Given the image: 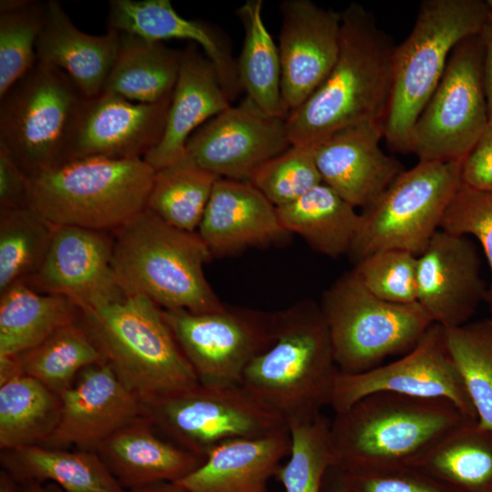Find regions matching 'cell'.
<instances>
[{"instance_id": "cell-18", "label": "cell", "mask_w": 492, "mask_h": 492, "mask_svg": "<svg viewBox=\"0 0 492 492\" xmlns=\"http://www.w3.org/2000/svg\"><path fill=\"white\" fill-rule=\"evenodd\" d=\"M281 95L287 117L322 84L339 53L341 12L310 0L280 5Z\"/></svg>"}, {"instance_id": "cell-6", "label": "cell", "mask_w": 492, "mask_h": 492, "mask_svg": "<svg viewBox=\"0 0 492 492\" xmlns=\"http://www.w3.org/2000/svg\"><path fill=\"white\" fill-rule=\"evenodd\" d=\"M155 172L144 159L66 161L28 176L27 205L54 226L113 233L146 209Z\"/></svg>"}, {"instance_id": "cell-37", "label": "cell", "mask_w": 492, "mask_h": 492, "mask_svg": "<svg viewBox=\"0 0 492 492\" xmlns=\"http://www.w3.org/2000/svg\"><path fill=\"white\" fill-rule=\"evenodd\" d=\"M53 230L54 225L29 206L0 208V293L36 272Z\"/></svg>"}, {"instance_id": "cell-46", "label": "cell", "mask_w": 492, "mask_h": 492, "mask_svg": "<svg viewBox=\"0 0 492 492\" xmlns=\"http://www.w3.org/2000/svg\"><path fill=\"white\" fill-rule=\"evenodd\" d=\"M29 178L0 145V208L27 205Z\"/></svg>"}, {"instance_id": "cell-26", "label": "cell", "mask_w": 492, "mask_h": 492, "mask_svg": "<svg viewBox=\"0 0 492 492\" xmlns=\"http://www.w3.org/2000/svg\"><path fill=\"white\" fill-rule=\"evenodd\" d=\"M119 33L93 36L79 30L56 0L44 3L36 43L38 61L66 73L85 97L99 95L114 65Z\"/></svg>"}, {"instance_id": "cell-23", "label": "cell", "mask_w": 492, "mask_h": 492, "mask_svg": "<svg viewBox=\"0 0 492 492\" xmlns=\"http://www.w3.org/2000/svg\"><path fill=\"white\" fill-rule=\"evenodd\" d=\"M107 30L127 33L152 42L184 39L202 48L232 101L242 90L237 60L223 36L199 20L179 15L169 0H110Z\"/></svg>"}, {"instance_id": "cell-44", "label": "cell", "mask_w": 492, "mask_h": 492, "mask_svg": "<svg viewBox=\"0 0 492 492\" xmlns=\"http://www.w3.org/2000/svg\"><path fill=\"white\" fill-rule=\"evenodd\" d=\"M339 471L346 492H461L415 466L383 471Z\"/></svg>"}, {"instance_id": "cell-49", "label": "cell", "mask_w": 492, "mask_h": 492, "mask_svg": "<svg viewBox=\"0 0 492 492\" xmlns=\"http://www.w3.org/2000/svg\"><path fill=\"white\" fill-rule=\"evenodd\" d=\"M128 492H190L176 482H160L143 487L132 489Z\"/></svg>"}, {"instance_id": "cell-52", "label": "cell", "mask_w": 492, "mask_h": 492, "mask_svg": "<svg viewBox=\"0 0 492 492\" xmlns=\"http://www.w3.org/2000/svg\"><path fill=\"white\" fill-rule=\"evenodd\" d=\"M486 3L487 5L489 14L492 15V0H486Z\"/></svg>"}, {"instance_id": "cell-48", "label": "cell", "mask_w": 492, "mask_h": 492, "mask_svg": "<svg viewBox=\"0 0 492 492\" xmlns=\"http://www.w3.org/2000/svg\"><path fill=\"white\" fill-rule=\"evenodd\" d=\"M323 492H346L341 473L334 466H333L326 474Z\"/></svg>"}, {"instance_id": "cell-19", "label": "cell", "mask_w": 492, "mask_h": 492, "mask_svg": "<svg viewBox=\"0 0 492 492\" xmlns=\"http://www.w3.org/2000/svg\"><path fill=\"white\" fill-rule=\"evenodd\" d=\"M487 294L475 244L438 230L417 256L416 302L433 323L451 328L468 323Z\"/></svg>"}, {"instance_id": "cell-2", "label": "cell", "mask_w": 492, "mask_h": 492, "mask_svg": "<svg viewBox=\"0 0 492 492\" xmlns=\"http://www.w3.org/2000/svg\"><path fill=\"white\" fill-rule=\"evenodd\" d=\"M472 421L477 420L448 399L375 392L331 421L334 466L343 471L415 466L444 437Z\"/></svg>"}, {"instance_id": "cell-28", "label": "cell", "mask_w": 492, "mask_h": 492, "mask_svg": "<svg viewBox=\"0 0 492 492\" xmlns=\"http://www.w3.org/2000/svg\"><path fill=\"white\" fill-rule=\"evenodd\" d=\"M0 463L18 484L53 483L64 492H128L96 451L30 446L1 450Z\"/></svg>"}, {"instance_id": "cell-4", "label": "cell", "mask_w": 492, "mask_h": 492, "mask_svg": "<svg viewBox=\"0 0 492 492\" xmlns=\"http://www.w3.org/2000/svg\"><path fill=\"white\" fill-rule=\"evenodd\" d=\"M112 235V267L126 295H144L163 310L204 313L225 307L205 276L212 255L197 231L175 228L145 209Z\"/></svg>"}, {"instance_id": "cell-24", "label": "cell", "mask_w": 492, "mask_h": 492, "mask_svg": "<svg viewBox=\"0 0 492 492\" xmlns=\"http://www.w3.org/2000/svg\"><path fill=\"white\" fill-rule=\"evenodd\" d=\"M198 46L190 43L181 51L179 72L163 135L144 157L155 170L181 159L190 137L231 106L213 65Z\"/></svg>"}, {"instance_id": "cell-27", "label": "cell", "mask_w": 492, "mask_h": 492, "mask_svg": "<svg viewBox=\"0 0 492 492\" xmlns=\"http://www.w3.org/2000/svg\"><path fill=\"white\" fill-rule=\"evenodd\" d=\"M290 451L289 428L232 440L212 450L199 467L176 483L190 492H271L268 483Z\"/></svg>"}, {"instance_id": "cell-51", "label": "cell", "mask_w": 492, "mask_h": 492, "mask_svg": "<svg viewBox=\"0 0 492 492\" xmlns=\"http://www.w3.org/2000/svg\"><path fill=\"white\" fill-rule=\"evenodd\" d=\"M0 492H20L19 484L3 469L0 471Z\"/></svg>"}, {"instance_id": "cell-35", "label": "cell", "mask_w": 492, "mask_h": 492, "mask_svg": "<svg viewBox=\"0 0 492 492\" xmlns=\"http://www.w3.org/2000/svg\"><path fill=\"white\" fill-rule=\"evenodd\" d=\"M16 356L24 374L58 395L73 385L82 370L105 363L101 352L80 322V316Z\"/></svg>"}, {"instance_id": "cell-39", "label": "cell", "mask_w": 492, "mask_h": 492, "mask_svg": "<svg viewBox=\"0 0 492 492\" xmlns=\"http://www.w3.org/2000/svg\"><path fill=\"white\" fill-rule=\"evenodd\" d=\"M330 424L321 414L311 421L288 426L289 460L280 466L275 475L285 492H323L326 474L334 466Z\"/></svg>"}, {"instance_id": "cell-41", "label": "cell", "mask_w": 492, "mask_h": 492, "mask_svg": "<svg viewBox=\"0 0 492 492\" xmlns=\"http://www.w3.org/2000/svg\"><path fill=\"white\" fill-rule=\"evenodd\" d=\"M276 208L289 204L322 183L313 147L291 145L259 167L249 180Z\"/></svg>"}, {"instance_id": "cell-50", "label": "cell", "mask_w": 492, "mask_h": 492, "mask_svg": "<svg viewBox=\"0 0 492 492\" xmlns=\"http://www.w3.org/2000/svg\"><path fill=\"white\" fill-rule=\"evenodd\" d=\"M20 492H64L53 483H25L19 484Z\"/></svg>"}, {"instance_id": "cell-25", "label": "cell", "mask_w": 492, "mask_h": 492, "mask_svg": "<svg viewBox=\"0 0 492 492\" xmlns=\"http://www.w3.org/2000/svg\"><path fill=\"white\" fill-rule=\"evenodd\" d=\"M95 451L128 491L160 482H179L204 461L158 436L146 414L118 429Z\"/></svg>"}, {"instance_id": "cell-20", "label": "cell", "mask_w": 492, "mask_h": 492, "mask_svg": "<svg viewBox=\"0 0 492 492\" xmlns=\"http://www.w3.org/2000/svg\"><path fill=\"white\" fill-rule=\"evenodd\" d=\"M61 415L43 445L50 448L95 451L111 435L146 414L144 404L106 364L82 370L71 387L59 395Z\"/></svg>"}, {"instance_id": "cell-43", "label": "cell", "mask_w": 492, "mask_h": 492, "mask_svg": "<svg viewBox=\"0 0 492 492\" xmlns=\"http://www.w3.org/2000/svg\"><path fill=\"white\" fill-rule=\"evenodd\" d=\"M440 229L456 235L472 236L479 241L490 270L486 302L492 313V191L477 190L461 184Z\"/></svg>"}, {"instance_id": "cell-5", "label": "cell", "mask_w": 492, "mask_h": 492, "mask_svg": "<svg viewBox=\"0 0 492 492\" xmlns=\"http://www.w3.org/2000/svg\"><path fill=\"white\" fill-rule=\"evenodd\" d=\"M80 322L119 381L144 405L190 389L198 377L163 310L144 295H126L80 312Z\"/></svg>"}, {"instance_id": "cell-30", "label": "cell", "mask_w": 492, "mask_h": 492, "mask_svg": "<svg viewBox=\"0 0 492 492\" xmlns=\"http://www.w3.org/2000/svg\"><path fill=\"white\" fill-rule=\"evenodd\" d=\"M68 298L43 293L18 282L0 293V356L20 354L79 319Z\"/></svg>"}, {"instance_id": "cell-36", "label": "cell", "mask_w": 492, "mask_h": 492, "mask_svg": "<svg viewBox=\"0 0 492 492\" xmlns=\"http://www.w3.org/2000/svg\"><path fill=\"white\" fill-rule=\"evenodd\" d=\"M218 179L184 155L156 170L146 209L175 228L196 232Z\"/></svg>"}, {"instance_id": "cell-29", "label": "cell", "mask_w": 492, "mask_h": 492, "mask_svg": "<svg viewBox=\"0 0 492 492\" xmlns=\"http://www.w3.org/2000/svg\"><path fill=\"white\" fill-rule=\"evenodd\" d=\"M180 60L181 51L162 42L119 33L117 56L103 91L138 103L166 100L172 96Z\"/></svg>"}, {"instance_id": "cell-32", "label": "cell", "mask_w": 492, "mask_h": 492, "mask_svg": "<svg viewBox=\"0 0 492 492\" xmlns=\"http://www.w3.org/2000/svg\"><path fill=\"white\" fill-rule=\"evenodd\" d=\"M461 492H492V431L472 421L453 431L415 465Z\"/></svg>"}, {"instance_id": "cell-10", "label": "cell", "mask_w": 492, "mask_h": 492, "mask_svg": "<svg viewBox=\"0 0 492 492\" xmlns=\"http://www.w3.org/2000/svg\"><path fill=\"white\" fill-rule=\"evenodd\" d=\"M84 98L66 73L38 60L0 97V145L27 176L61 162Z\"/></svg>"}, {"instance_id": "cell-9", "label": "cell", "mask_w": 492, "mask_h": 492, "mask_svg": "<svg viewBox=\"0 0 492 492\" xmlns=\"http://www.w3.org/2000/svg\"><path fill=\"white\" fill-rule=\"evenodd\" d=\"M463 160L418 162L405 169L364 208L349 252L356 263L385 250L418 256L440 230L444 215L461 187Z\"/></svg>"}, {"instance_id": "cell-1", "label": "cell", "mask_w": 492, "mask_h": 492, "mask_svg": "<svg viewBox=\"0 0 492 492\" xmlns=\"http://www.w3.org/2000/svg\"><path fill=\"white\" fill-rule=\"evenodd\" d=\"M341 15L340 48L333 68L286 118L292 145L313 147L361 124L384 127L396 45L361 4L351 3Z\"/></svg>"}, {"instance_id": "cell-22", "label": "cell", "mask_w": 492, "mask_h": 492, "mask_svg": "<svg viewBox=\"0 0 492 492\" xmlns=\"http://www.w3.org/2000/svg\"><path fill=\"white\" fill-rule=\"evenodd\" d=\"M197 233L213 256L269 245L290 233L277 208L250 181L219 178Z\"/></svg>"}, {"instance_id": "cell-33", "label": "cell", "mask_w": 492, "mask_h": 492, "mask_svg": "<svg viewBox=\"0 0 492 492\" xmlns=\"http://www.w3.org/2000/svg\"><path fill=\"white\" fill-rule=\"evenodd\" d=\"M60 415L59 395L37 380L20 374L0 384V449L43 446Z\"/></svg>"}, {"instance_id": "cell-11", "label": "cell", "mask_w": 492, "mask_h": 492, "mask_svg": "<svg viewBox=\"0 0 492 492\" xmlns=\"http://www.w3.org/2000/svg\"><path fill=\"white\" fill-rule=\"evenodd\" d=\"M157 432L202 457L237 439L287 429L286 422L241 384H202L144 405Z\"/></svg>"}, {"instance_id": "cell-21", "label": "cell", "mask_w": 492, "mask_h": 492, "mask_svg": "<svg viewBox=\"0 0 492 492\" xmlns=\"http://www.w3.org/2000/svg\"><path fill=\"white\" fill-rule=\"evenodd\" d=\"M384 128L378 123L353 126L313 146L323 183L354 208L370 205L405 170L382 150Z\"/></svg>"}, {"instance_id": "cell-15", "label": "cell", "mask_w": 492, "mask_h": 492, "mask_svg": "<svg viewBox=\"0 0 492 492\" xmlns=\"http://www.w3.org/2000/svg\"><path fill=\"white\" fill-rule=\"evenodd\" d=\"M291 145L286 118L267 115L245 97L200 127L188 139L185 155L219 178L249 180Z\"/></svg>"}, {"instance_id": "cell-38", "label": "cell", "mask_w": 492, "mask_h": 492, "mask_svg": "<svg viewBox=\"0 0 492 492\" xmlns=\"http://www.w3.org/2000/svg\"><path fill=\"white\" fill-rule=\"evenodd\" d=\"M445 335L478 423L492 431V318L445 328Z\"/></svg>"}, {"instance_id": "cell-17", "label": "cell", "mask_w": 492, "mask_h": 492, "mask_svg": "<svg viewBox=\"0 0 492 492\" xmlns=\"http://www.w3.org/2000/svg\"><path fill=\"white\" fill-rule=\"evenodd\" d=\"M113 235L76 226H54L48 251L25 283L93 310L126 296L112 267Z\"/></svg>"}, {"instance_id": "cell-31", "label": "cell", "mask_w": 492, "mask_h": 492, "mask_svg": "<svg viewBox=\"0 0 492 492\" xmlns=\"http://www.w3.org/2000/svg\"><path fill=\"white\" fill-rule=\"evenodd\" d=\"M277 212L289 233L331 258L349 254L360 222L355 208L323 182Z\"/></svg>"}, {"instance_id": "cell-34", "label": "cell", "mask_w": 492, "mask_h": 492, "mask_svg": "<svg viewBox=\"0 0 492 492\" xmlns=\"http://www.w3.org/2000/svg\"><path fill=\"white\" fill-rule=\"evenodd\" d=\"M262 0H247L236 11L244 30L238 75L246 97L267 115L287 118L281 95L278 46L262 17Z\"/></svg>"}, {"instance_id": "cell-14", "label": "cell", "mask_w": 492, "mask_h": 492, "mask_svg": "<svg viewBox=\"0 0 492 492\" xmlns=\"http://www.w3.org/2000/svg\"><path fill=\"white\" fill-rule=\"evenodd\" d=\"M381 391L424 398L448 399L468 416L478 421L448 350L445 328L435 323L400 359L360 374L339 372L330 405L335 413H339L362 397Z\"/></svg>"}, {"instance_id": "cell-45", "label": "cell", "mask_w": 492, "mask_h": 492, "mask_svg": "<svg viewBox=\"0 0 492 492\" xmlns=\"http://www.w3.org/2000/svg\"><path fill=\"white\" fill-rule=\"evenodd\" d=\"M462 185L481 191H492V123L463 160Z\"/></svg>"}, {"instance_id": "cell-42", "label": "cell", "mask_w": 492, "mask_h": 492, "mask_svg": "<svg viewBox=\"0 0 492 492\" xmlns=\"http://www.w3.org/2000/svg\"><path fill=\"white\" fill-rule=\"evenodd\" d=\"M417 256L401 250L373 253L354 269L376 297L394 303L416 302Z\"/></svg>"}, {"instance_id": "cell-8", "label": "cell", "mask_w": 492, "mask_h": 492, "mask_svg": "<svg viewBox=\"0 0 492 492\" xmlns=\"http://www.w3.org/2000/svg\"><path fill=\"white\" fill-rule=\"evenodd\" d=\"M320 307L335 364L347 374L372 370L386 357L408 352L434 323L418 302L394 303L374 295L354 270L325 291Z\"/></svg>"}, {"instance_id": "cell-47", "label": "cell", "mask_w": 492, "mask_h": 492, "mask_svg": "<svg viewBox=\"0 0 492 492\" xmlns=\"http://www.w3.org/2000/svg\"><path fill=\"white\" fill-rule=\"evenodd\" d=\"M479 36L484 47V80L488 118L489 123H492V15L490 14Z\"/></svg>"}, {"instance_id": "cell-13", "label": "cell", "mask_w": 492, "mask_h": 492, "mask_svg": "<svg viewBox=\"0 0 492 492\" xmlns=\"http://www.w3.org/2000/svg\"><path fill=\"white\" fill-rule=\"evenodd\" d=\"M163 315L202 384H241L246 368L274 340L273 313L225 306L204 313L163 310Z\"/></svg>"}, {"instance_id": "cell-12", "label": "cell", "mask_w": 492, "mask_h": 492, "mask_svg": "<svg viewBox=\"0 0 492 492\" xmlns=\"http://www.w3.org/2000/svg\"><path fill=\"white\" fill-rule=\"evenodd\" d=\"M489 124L480 36L461 41L416 119L409 153L418 162L464 159Z\"/></svg>"}, {"instance_id": "cell-3", "label": "cell", "mask_w": 492, "mask_h": 492, "mask_svg": "<svg viewBox=\"0 0 492 492\" xmlns=\"http://www.w3.org/2000/svg\"><path fill=\"white\" fill-rule=\"evenodd\" d=\"M273 333L241 384L288 426L311 421L330 405L339 374L321 307L303 302L273 313Z\"/></svg>"}, {"instance_id": "cell-16", "label": "cell", "mask_w": 492, "mask_h": 492, "mask_svg": "<svg viewBox=\"0 0 492 492\" xmlns=\"http://www.w3.org/2000/svg\"><path fill=\"white\" fill-rule=\"evenodd\" d=\"M170 100L138 103L110 91L85 97L60 163L91 157L144 159L161 139Z\"/></svg>"}, {"instance_id": "cell-7", "label": "cell", "mask_w": 492, "mask_h": 492, "mask_svg": "<svg viewBox=\"0 0 492 492\" xmlns=\"http://www.w3.org/2000/svg\"><path fill=\"white\" fill-rule=\"evenodd\" d=\"M489 15L482 0H425L408 36L395 46L393 86L384 138L409 153L413 127L445 72L453 49L480 34Z\"/></svg>"}, {"instance_id": "cell-40", "label": "cell", "mask_w": 492, "mask_h": 492, "mask_svg": "<svg viewBox=\"0 0 492 492\" xmlns=\"http://www.w3.org/2000/svg\"><path fill=\"white\" fill-rule=\"evenodd\" d=\"M44 3L0 1V97L36 64Z\"/></svg>"}]
</instances>
